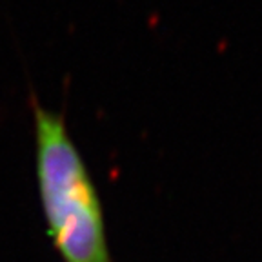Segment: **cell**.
Here are the masks:
<instances>
[{"mask_svg":"<svg viewBox=\"0 0 262 262\" xmlns=\"http://www.w3.org/2000/svg\"><path fill=\"white\" fill-rule=\"evenodd\" d=\"M33 139L42 213L62 262H111L102 202L64 115L33 100Z\"/></svg>","mask_w":262,"mask_h":262,"instance_id":"cell-1","label":"cell"}]
</instances>
